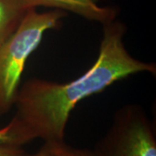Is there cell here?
I'll return each instance as SVG.
<instances>
[{"label": "cell", "instance_id": "7", "mask_svg": "<svg viewBox=\"0 0 156 156\" xmlns=\"http://www.w3.org/2000/svg\"><path fill=\"white\" fill-rule=\"evenodd\" d=\"M0 156H29L21 146L0 143Z\"/></svg>", "mask_w": 156, "mask_h": 156}, {"label": "cell", "instance_id": "4", "mask_svg": "<svg viewBox=\"0 0 156 156\" xmlns=\"http://www.w3.org/2000/svg\"><path fill=\"white\" fill-rule=\"evenodd\" d=\"M26 2L31 8L45 6L55 10L70 11L102 24L115 20L118 13L114 7L99 5L97 0H26Z\"/></svg>", "mask_w": 156, "mask_h": 156}, {"label": "cell", "instance_id": "1", "mask_svg": "<svg viewBox=\"0 0 156 156\" xmlns=\"http://www.w3.org/2000/svg\"><path fill=\"white\" fill-rule=\"evenodd\" d=\"M124 23L103 24L99 55L92 67L66 83L32 78L17 92L15 115L9 123L11 144L22 146L35 139L63 140L68 121L79 101L101 93L122 79L140 72L155 74L152 62L135 59L125 48Z\"/></svg>", "mask_w": 156, "mask_h": 156}, {"label": "cell", "instance_id": "8", "mask_svg": "<svg viewBox=\"0 0 156 156\" xmlns=\"http://www.w3.org/2000/svg\"><path fill=\"white\" fill-rule=\"evenodd\" d=\"M9 130H10L9 125L0 129V143L11 144V137H10V134H9Z\"/></svg>", "mask_w": 156, "mask_h": 156}, {"label": "cell", "instance_id": "5", "mask_svg": "<svg viewBox=\"0 0 156 156\" xmlns=\"http://www.w3.org/2000/svg\"><path fill=\"white\" fill-rule=\"evenodd\" d=\"M31 8L26 0H0V46L18 27Z\"/></svg>", "mask_w": 156, "mask_h": 156}, {"label": "cell", "instance_id": "6", "mask_svg": "<svg viewBox=\"0 0 156 156\" xmlns=\"http://www.w3.org/2000/svg\"><path fill=\"white\" fill-rule=\"evenodd\" d=\"M29 156H94V154L88 148H77L69 145L63 139L44 140L38 150Z\"/></svg>", "mask_w": 156, "mask_h": 156}, {"label": "cell", "instance_id": "2", "mask_svg": "<svg viewBox=\"0 0 156 156\" xmlns=\"http://www.w3.org/2000/svg\"><path fill=\"white\" fill-rule=\"evenodd\" d=\"M66 15V11L61 10L40 13L36 8L30 9L0 46V116L14 106L26 62L39 46L44 34L59 28Z\"/></svg>", "mask_w": 156, "mask_h": 156}, {"label": "cell", "instance_id": "3", "mask_svg": "<svg viewBox=\"0 0 156 156\" xmlns=\"http://www.w3.org/2000/svg\"><path fill=\"white\" fill-rule=\"evenodd\" d=\"M92 151L94 156H156L155 128L141 107L123 106Z\"/></svg>", "mask_w": 156, "mask_h": 156}]
</instances>
